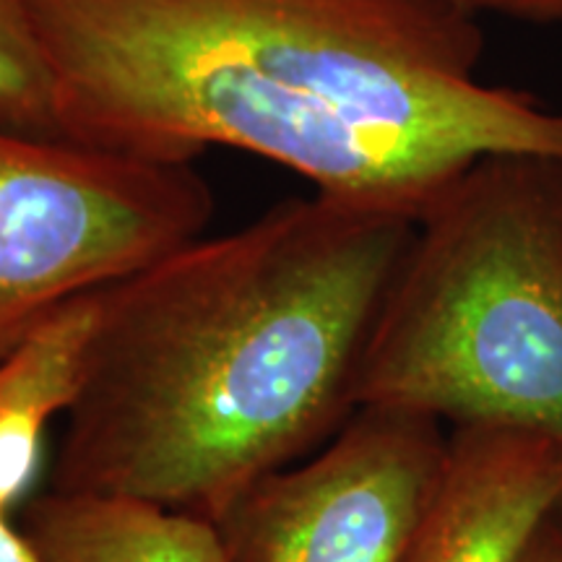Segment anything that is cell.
<instances>
[{
  "label": "cell",
  "mask_w": 562,
  "mask_h": 562,
  "mask_svg": "<svg viewBox=\"0 0 562 562\" xmlns=\"http://www.w3.org/2000/svg\"><path fill=\"white\" fill-rule=\"evenodd\" d=\"M448 432L425 414L362 406L321 451L229 505L216 521L227 562H409Z\"/></svg>",
  "instance_id": "5"
},
{
  "label": "cell",
  "mask_w": 562,
  "mask_h": 562,
  "mask_svg": "<svg viewBox=\"0 0 562 562\" xmlns=\"http://www.w3.org/2000/svg\"><path fill=\"white\" fill-rule=\"evenodd\" d=\"M560 503L562 440L516 427H451L409 562H513Z\"/></svg>",
  "instance_id": "6"
},
{
  "label": "cell",
  "mask_w": 562,
  "mask_h": 562,
  "mask_svg": "<svg viewBox=\"0 0 562 562\" xmlns=\"http://www.w3.org/2000/svg\"><path fill=\"white\" fill-rule=\"evenodd\" d=\"M68 138L193 165L227 146L326 199L422 214L490 154L562 157V115L490 87L459 0H26Z\"/></svg>",
  "instance_id": "1"
},
{
  "label": "cell",
  "mask_w": 562,
  "mask_h": 562,
  "mask_svg": "<svg viewBox=\"0 0 562 562\" xmlns=\"http://www.w3.org/2000/svg\"><path fill=\"white\" fill-rule=\"evenodd\" d=\"M459 3L474 16L495 13L521 24H562V0H459Z\"/></svg>",
  "instance_id": "10"
},
{
  "label": "cell",
  "mask_w": 562,
  "mask_h": 562,
  "mask_svg": "<svg viewBox=\"0 0 562 562\" xmlns=\"http://www.w3.org/2000/svg\"><path fill=\"white\" fill-rule=\"evenodd\" d=\"M560 510H562V503H560Z\"/></svg>",
  "instance_id": "13"
},
{
  "label": "cell",
  "mask_w": 562,
  "mask_h": 562,
  "mask_svg": "<svg viewBox=\"0 0 562 562\" xmlns=\"http://www.w3.org/2000/svg\"><path fill=\"white\" fill-rule=\"evenodd\" d=\"M214 209L195 165L0 128V357L63 302L201 237Z\"/></svg>",
  "instance_id": "4"
},
{
  "label": "cell",
  "mask_w": 562,
  "mask_h": 562,
  "mask_svg": "<svg viewBox=\"0 0 562 562\" xmlns=\"http://www.w3.org/2000/svg\"><path fill=\"white\" fill-rule=\"evenodd\" d=\"M414 229L318 193L284 199L104 286L47 490L216 524L252 482L321 451L357 412Z\"/></svg>",
  "instance_id": "2"
},
{
  "label": "cell",
  "mask_w": 562,
  "mask_h": 562,
  "mask_svg": "<svg viewBox=\"0 0 562 562\" xmlns=\"http://www.w3.org/2000/svg\"><path fill=\"white\" fill-rule=\"evenodd\" d=\"M97 311L100 290L63 302L0 357V513L26 503L47 425L79 398Z\"/></svg>",
  "instance_id": "7"
},
{
  "label": "cell",
  "mask_w": 562,
  "mask_h": 562,
  "mask_svg": "<svg viewBox=\"0 0 562 562\" xmlns=\"http://www.w3.org/2000/svg\"><path fill=\"white\" fill-rule=\"evenodd\" d=\"M0 128L30 138H68L26 0H0Z\"/></svg>",
  "instance_id": "9"
},
{
  "label": "cell",
  "mask_w": 562,
  "mask_h": 562,
  "mask_svg": "<svg viewBox=\"0 0 562 562\" xmlns=\"http://www.w3.org/2000/svg\"><path fill=\"white\" fill-rule=\"evenodd\" d=\"M355 398L562 440V157L490 154L422 214Z\"/></svg>",
  "instance_id": "3"
},
{
  "label": "cell",
  "mask_w": 562,
  "mask_h": 562,
  "mask_svg": "<svg viewBox=\"0 0 562 562\" xmlns=\"http://www.w3.org/2000/svg\"><path fill=\"white\" fill-rule=\"evenodd\" d=\"M21 529L45 562H227L216 524L128 497L45 490Z\"/></svg>",
  "instance_id": "8"
},
{
  "label": "cell",
  "mask_w": 562,
  "mask_h": 562,
  "mask_svg": "<svg viewBox=\"0 0 562 562\" xmlns=\"http://www.w3.org/2000/svg\"><path fill=\"white\" fill-rule=\"evenodd\" d=\"M513 562H562V510H552L529 533Z\"/></svg>",
  "instance_id": "11"
},
{
  "label": "cell",
  "mask_w": 562,
  "mask_h": 562,
  "mask_svg": "<svg viewBox=\"0 0 562 562\" xmlns=\"http://www.w3.org/2000/svg\"><path fill=\"white\" fill-rule=\"evenodd\" d=\"M0 562H45L24 529L11 524L9 513H0Z\"/></svg>",
  "instance_id": "12"
}]
</instances>
